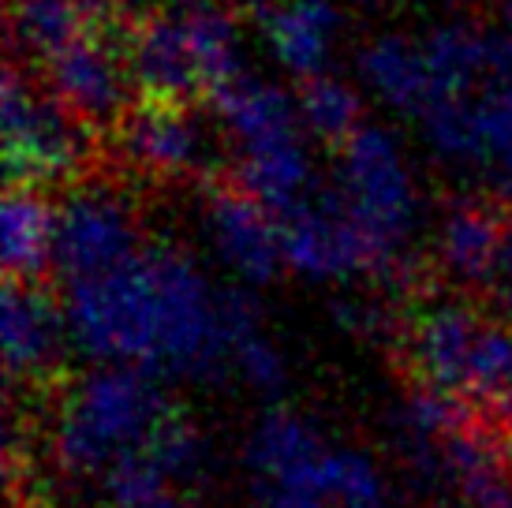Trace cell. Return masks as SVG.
I'll use <instances>...</instances> for the list:
<instances>
[{
    "label": "cell",
    "instance_id": "10",
    "mask_svg": "<svg viewBox=\"0 0 512 508\" xmlns=\"http://www.w3.org/2000/svg\"><path fill=\"white\" fill-rule=\"evenodd\" d=\"M42 83L90 127L120 124L135 90L128 49L113 45L101 30L42 60Z\"/></svg>",
    "mask_w": 512,
    "mask_h": 508
},
{
    "label": "cell",
    "instance_id": "18",
    "mask_svg": "<svg viewBox=\"0 0 512 508\" xmlns=\"http://www.w3.org/2000/svg\"><path fill=\"white\" fill-rule=\"evenodd\" d=\"M509 225L501 213L483 198H456L438 217L434 228V258L441 273L460 288H479L494 281L501 247H505Z\"/></svg>",
    "mask_w": 512,
    "mask_h": 508
},
{
    "label": "cell",
    "instance_id": "31",
    "mask_svg": "<svg viewBox=\"0 0 512 508\" xmlns=\"http://www.w3.org/2000/svg\"><path fill=\"white\" fill-rule=\"evenodd\" d=\"M348 4H356V8H374V4H382V0H348Z\"/></svg>",
    "mask_w": 512,
    "mask_h": 508
},
{
    "label": "cell",
    "instance_id": "9",
    "mask_svg": "<svg viewBox=\"0 0 512 508\" xmlns=\"http://www.w3.org/2000/svg\"><path fill=\"white\" fill-rule=\"evenodd\" d=\"M202 240L240 288H266L285 273L281 217L240 184H217L202 198Z\"/></svg>",
    "mask_w": 512,
    "mask_h": 508
},
{
    "label": "cell",
    "instance_id": "29",
    "mask_svg": "<svg viewBox=\"0 0 512 508\" xmlns=\"http://www.w3.org/2000/svg\"><path fill=\"white\" fill-rule=\"evenodd\" d=\"M113 508H195L184 494H176V486H157L150 494L135 497V501H124V505Z\"/></svg>",
    "mask_w": 512,
    "mask_h": 508
},
{
    "label": "cell",
    "instance_id": "4",
    "mask_svg": "<svg viewBox=\"0 0 512 508\" xmlns=\"http://www.w3.org/2000/svg\"><path fill=\"white\" fill-rule=\"evenodd\" d=\"M356 449L333 441L299 411L270 408L243 438V471L258 508H337Z\"/></svg>",
    "mask_w": 512,
    "mask_h": 508
},
{
    "label": "cell",
    "instance_id": "24",
    "mask_svg": "<svg viewBox=\"0 0 512 508\" xmlns=\"http://www.w3.org/2000/svg\"><path fill=\"white\" fill-rule=\"evenodd\" d=\"M143 452L165 471V479L172 486H195V482L206 479V471L214 464L210 438L191 419L176 415V411L157 426V434L150 438V445Z\"/></svg>",
    "mask_w": 512,
    "mask_h": 508
},
{
    "label": "cell",
    "instance_id": "7",
    "mask_svg": "<svg viewBox=\"0 0 512 508\" xmlns=\"http://www.w3.org/2000/svg\"><path fill=\"white\" fill-rule=\"evenodd\" d=\"M277 217L285 273L307 284H344L374 273V251L344 206L337 184H318L311 195L299 198L296 206H288Z\"/></svg>",
    "mask_w": 512,
    "mask_h": 508
},
{
    "label": "cell",
    "instance_id": "32",
    "mask_svg": "<svg viewBox=\"0 0 512 508\" xmlns=\"http://www.w3.org/2000/svg\"><path fill=\"white\" fill-rule=\"evenodd\" d=\"M505 202H509V206H512V191H509V195H505Z\"/></svg>",
    "mask_w": 512,
    "mask_h": 508
},
{
    "label": "cell",
    "instance_id": "14",
    "mask_svg": "<svg viewBox=\"0 0 512 508\" xmlns=\"http://www.w3.org/2000/svg\"><path fill=\"white\" fill-rule=\"evenodd\" d=\"M255 30L277 68L296 83L329 71L344 34L337 0H270L255 8Z\"/></svg>",
    "mask_w": 512,
    "mask_h": 508
},
{
    "label": "cell",
    "instance_id": "5",
    "mask_svg": "<svg viewBox=\"0 0 512 508\" xmlns=\"http://www.w3.org/2000/svg\"><path fill=\"white\" fill-rule=\"evenodd\" d=\"M4 165L12 184H60L72 180L90 154V124L72 113L49 86L30 83L19 68L4 75Z\"/></svg>",
    "mask_w": 512,
    "mask_h": 508
},
{
    "label": "cell",
    "instance_id": "3",
    "mask_svg": "<svg viewBox=\"0 0 512 508\" xmlns=\"http://www.w3.org/2000/svg\"><path fill=\"white\" fill-rule=\"evenodd\" d=\"M333 184L374 251V273L389 281L404 277L423 225V198L404 142L389 127L363 124L337 146Z\"/></svg>",
    "mask_w": 512,
    "mask_h": 508
},
{
    "label": "cell",
    "instance_id": "30",
    "mask_svg": "<svg viewBox=\"0 0 512 508\" xmlns=\"http://www.w3.org/2000/svg\"><path fill=\"white\" fill-rule=\"evenodd\" d=\"M505 449H509V460H512V400L505 404Z\"/></svg>",
    "mask_w": 512,
    "mask_h": 508
},
{
    "label": "cell",
    "instance_id": "1",
    "mask_svg": "<svg viewBox=\"0 0 512 508\" xmlns=\"http://www.w3.org/2000/svg\"><path fill=\"white\" fill-rule=\"evenodd\" d=\"M60 303L79 359L139 367L161 381L225 378L236 337L258 322L251 296L217 288L191 254L169 243L64 284Z\"/></svg>",
    "mask_w": 512,
    "mask_h": 508
},
{
    "label": "cell",
    "instance_id": "12",
    "mask_svg": "<svg viewBox=\"0 0 512 508\" xmlns=\"http://www.w3.org/2000/svg\"><path fill=\"white\" fill-rule=\"evenodd\" d=\"M116 139L131 165L150 176H187L210 157V135L191 101L143 98L116 124Z\"/></svg>",
    "mask_w": 512,
    "mask_h": 508
},
{
    "label": "cell",
    "instance_id": "2",
    "mask_svg": "<svg viewBox=\"0 0 512 508\" xmlns=\"http://www.w3.org/2000/svg\"><path fill=\"white\" fill-rule=\"evenodd\" d=\"M169 381L139 367L90 363L68 385L53 419V456L72 479H101L120 460L143 452L172 415Z\"/></svg>",
    "mask_w": 512,
    "mask_h": 508
},
{
    "label": "cell",
    "instance_id": "11",
    "mask_svg": "<svg viewBox=\"0 0 512 508\" xmlns=\"http://www.w3.org/2000/svg\"><path fill=\"white\" fill-rule=\"evenodd\" d=\"M124 49H128L135 90L143 98L191 101L199 94H210L184 4L146 15L143 23L131 30Z\"/></svg>",
    "mask_w": 512,
    "mask_h": 508
},
{
    "label": "cell",
    "instance_id": "33",
    "mask_svg": "<svg viewBox=\"0 0 512 508\" xmlns=\"http://www.w3.org/2000/svg\"><path fill=\"white\" fill-rule=\"evenodd\" d=\"M509 23H512V0H509Z\"/></svg>",
    "mask_w": 512,
    "mask_h": 508
},
{
    "label": "cell",
    "instance_id": "25",
    "mask_svg": "<svg viewBox=\"0 0 512 508\" xmlns=\"http://www.w3.org/2000/svg\"><path fill=\"white\" fill-rule=\"evenodd\" d=\"M464 400L471 404H509L512 400V325L486 322L471 355Z\"/></svg>",
    "mask_w": 512,
    "mask_h": 508
},
{
    "label": "cell",
    "instance_id": "21",
    "mask_svg": "<svg viewBox=\"0 0 512 508\" xmlns=\"http://www.w3.org/2000/svg\"><path fill=\"white\" fill-rule=\"evenodd\" d=\"M214 98L217 124L225 131L228 146H247V142L270 139L292 127H303L299 120V101L292 94H285L270 79H258L240 71L236 79H228Z\"/></svg>",
    "mask_w": 512,
    "mask_h": 508
},
{
    "label": "cell",
    "instance_id": "16",
    "mask_svg": "<svg viewBox=\"0 0 512 508\" xmlns=\"http://www.w3.org/2000/svg\"><path fill=\"white\" fill-rule=\"evenodd\" d=\"M486 318L464 299H434L415 314L408 333V359L419 381L464 396L471 355Z\"/></svg>",
    "mask_w": 512,
    "mask_h": 508
},
{
    "label": "cell",
    "instance_id": "20",
    "mask_svg": "<svg viewBox=\"0 0 512 508\" xmlns=\"http://www.w3.org/2000/svg\"><path fill=\"white\" fill-rule=\"evenodd\" d=\"M57 202L34 184H12L0 202V258L12 281H38L53 269Z\"/></svg>",
    "mask_w": 512,
    "mask_h": 508
},
{
    "label": "cell",
    "instance_id": "6",
    "mask_svg": "<svg viewBox=\"0 0 512 508\" xmlns=\"http://www.w3.org/2000/svg\"><path fill=\"white\" fill-rule=\"evenodd\" d=\"M427 150L445 169L479 176L501 198L512 191V83H479L419 113Z\"/></svg>",
    "mask_w": 512,
    "mask_h": 508
},
{
    "label": "cell",
    "instance_id": "34",
    "mask_svg": "<svg viewBox=\"0 0 512 508\" xmlns=\"http://www.w3.org/2000/svg\"><path fill=\"white\" fill-rule=\"evenodd\" d=\"M464 4H475V0H464Z\"/></svg>",
    "mask_w": 512,
    "mask_h": 508
},
{
    "label": "cell",
    "instance_id": "15",
    "mask_svg": "<svg viewBox=\"0 0 512 508\" xmlns=\"http://www.w3.org/2000/svg\"><path fill=\"white\" fill-rule=\"evenodd\" d=\"M509 464V449H498L483 430H475L471 423L449 434L434 449L408 456L415 479L445 486L468 508H498L505 501V494L512 490Z\"/></svg>",
    "mask_w": 512,
    "mask_h": 508
},
{
    "label": "cell",
    "instance_id": "13",
    "mask_svg": "<svg viewBox=\"0 0 512 508\" xmlns=\"http://www.w3.org/2000/svg\"><path fill=\"white\" fill-rule=\"evenodd\" d=\"M0 344L12 381H38L53 374L64 352H72L64 303H57L38 281L8 277L0 296Z\"/></svg>",
    "mask_w": 512,
    "mask_h": 508
},
{
    "label": "cell",
    "instance_id": "23",
    "mask_svg": "<svg viewBox=\"0 0 512 508\" xmlns=\"http://www.w3.org/2000/svg\"><path fill=\"white\" fill-rule=\"evenodd\" d=\"M296 101L307 135L314 142H326V146H341L348 135H356L359 127L367 124L363 120V94L333 71L303 79Z\"/></svg>",
    "mask_w": 512,
    "mask_h": 508
},
{
    "label": "cell",
    "instance_id": "17",
    "mask_svg": "<svg viewBox=\"0 0 512 508\" xmlns=\"http://www.w3.org/2000/svg\"><path fill=\"white\" fill-rule=\"evenodd\" d=\"M232 184L266 202L273 213H285L318 187L307 127H292L270 139L232 146Z\"/></svg>",
    "mask_w": 512,
    "mask_h": 508
},
{
    "label": "cell",
    "instance_id": "19",
    "mask_svg": "<svg viewBox=\"0 0 512 508\" xmlns=\"http://www.w3.org/2000/svg\"><path fill=\"white\" fill-rule=\"evenodd\" d=\"M359 83L370 98H378L385 109L419 120L430 101V64L423 38L412 34H374L356 53Z\"/></svg>",
    "mask_w": 512,
    "mask_h": 508
},
{
    "label": "cell",
    "instance_id": "26",
    "mask_svg": "<svg viewBox=\"0 0 512 508\" xmlns=\"http://www.w3.org/2000/svg\"><path fill=\"white\" fill-rule=\"evenodd\" d=\"M228 374L240 378V385H247V389L258 396H277L285 389V381H288L285 352L277 348V340L266 337L262 322H251L240 337H236Z\"/></svg>",
    "mask_w": 512,
    "mask_h": 508
},
{
    "label": "cell",
    "instance_id": "22",
    "mask_svg": "<svg viewBox=\"0 0 512 508\" xmlns=\"http://www.w3.org/2000/svg\"><path fill=\"white\" fill-rule=\"evenodd\" d=\"M109 0H12V42L38 64L101 30Z\"/></svg>",
    "mask_w": 512,
    "mask_h": 508
},
{
    "label": "cell",
    "instance_id": "28",
    "mask_svg": "<svg viewBox=\"0 0 512 508\" xmlns=\"http://www.w3.org/2000/svg\"><path fill=\"white\" fill-rule=\"evenodd\" d=\"M490 288H494V296H498L501 307L512 314V225H509V236H505V247H501V258H498V269H494Z\"/></svg>",
    "mask_w": 512,
    "mask_h": 508
},
{
    "label": "cell",
    "instance_id": "27",
    "mask_svg": "<svg viewBox=\"0 0 512 508\" xmlns=\"http://www.w3.org/2000/svg\"><path fill=\"white\" fill-rule=\"evenodd\" d=\"M337 508H393L389 505V490H385V475L363 482L356 490H348V494L337 501Z\"/></svg>",
    "mask_w": 512,
    "mask_h": 508
},
{
    "label": "cell",
    "instance_id": "8",
    "mask_svg": "<svg viewBox=\"0 0 512 508\" xmlns=\"http://www.w3.org/2000/svg\"><path fill=\"white\" fill-rule=\"evenodd\" d=\"M143 251V228L135 206L109 184H83L57 202L53 273L60 284L109 273Z\"/></svg>",
    "mask_w": 512,
    "mask_h": 508
}]
</instances>
